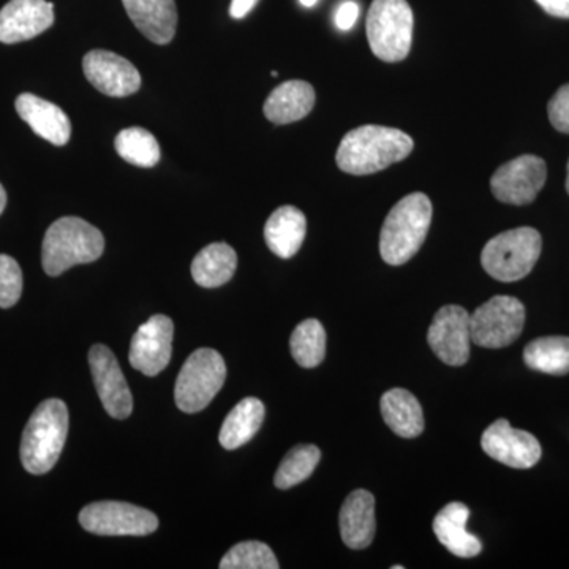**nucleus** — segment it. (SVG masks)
Wrapping results in <instances>:
<instances>
[{
    "label": "nucleus",
    "instance_id": "nucleus-35",
    "mask_svg": "<svg viewBox=\"0 0 569 569\" xmlns=\"http://www.w3.org/2000/svg\"><path fill=\"white\" fill-rule=\"evenodd\" d=\"M258 0H231L230 14L234 20H242L257 6Z\"/></svg>",
    "mask_w": 569,
    "mask_h": 569
},
{
    "label": "nucleus",
    "instance_id": "nucleus-10",
    "mask_svg": "<svg viewBox=\"0 0 569 569\" xmlns=\"http://www.w3.org/2000/svg\"><path fill=\"white\" fill-rule=\"evenodd\" d=\"M548 179V167L537 156H520L501 164L490 179L493 197L501 203L526 206L533 203Z\"/></svg>",
    "mask_w": 569,
    "mask_h": 569
},
{
    "label": "nucleus",
    "instance_id": "nucleus-11",
    "mask_svg": "<svg viewBox=\"0 0 569 569\" xmlns=\"http://www.w3.org/2000/svg\"><path fill=\"white\" fill-rule=\"evenodd\" d=\"M427 342L448 366H463L470 358V313L460 306H445L433 317Z\"/></svg>",
    "mask_w": 569,
    "mask_h": 569
},
{
    "label": "nucleus",
    "instance_id": "nucleus-14",
    "mask_svg": "<svg viewBox=\"0 0 569 569\" xmlns=\"http://www.w3.org/2000/svg\"><path fill=\"white\" fill-rule=\"evenodd\" d=\"M89 366L97 395L102 400L107 413L114 419L129 418L133 411L132 392L110 348L93 346L89 351Z\"/></svg>",
    "mask_w": 569,
    "mask_h": 569
},
{
    "label": "nucleus",
    "instance_id": "nucleus-15",
    "mask_svg": "<svg viewBox=\"0 0 569 569\" xmlns=\"http://www.w3.org/2000/svg\"><path fill=\"white\" fill-rule=\"evenodd\" d=\"M82 70L93 88L104 96L121 99L140 91V71L132 62L116 52L89 51L82 59Z\"/></svg>",
    "mask_w": 569,
    "mask_h": 569
},
{
    "label": "nucleus",
    "instance_id": "nucleus-32",
    "mask_svg": "<svg viewBox=\"0 0 569 569\" xmlns=\"http://www.w3.org/2000/svg\"><path fill=\"white\" fill-rule=\"evenodd\" d=\"M550 123L553 129L569 134V84L561 86L548 104Z\"/></svg>",
    "mask_w": 569,
    "mask_h": 569
},
{
    "label": "nucleus",
    "instance_id": "nucleus-22",
    "mask_svg": "<svg viewBox=\"0 0 569 569\" xmlns=\"http://www.w3.org/2000/svg\"><path fill=\"white\" fill-rule=\"evenodd\" d=\"M305 213L295 206H282L269 217L264 224L266 244L277 257L288 260L301 249L306 239Z\"/></svg>",
    "mask_w": 569,
    "mask_h": 569
},
{
    "label": "nucleus",
    "instance_id": "nucleus-36",
    "mask_svg": "<svg viewBox=\"0 0 569 569\" xmlns=\"http://www.w3.org/2000/svg\"><path fill=\"white\" fill-rule=\"evenodd\" d=\"M7 206V192L6 189H3L2 183H0V213L3 212V209H6Z\"/></svg>",
    "mask_w": 569,
    "mask_h": 569
},
{
    "label": "nucleus",
    "instance_id": "nucleus-2",
    "mask_svg": "<svg viewBox=\"0 0 569 569\" xmlns=\"http://www.w3.org/2000/svg\"><path fill=\"white\" fill-rule=\"evenodd\" d=\"M432 223L429 197L415 192L389 211L380 234L381 258L391 266L406 264L425 244Z\"/></svg>",
    "mask_w": 569,
    "mask_h": 569
},
{
    "label": "nucleus",
    "instance_id": "nucleus-23",
    "mask_svg": "<svg viewBox=\"0 0 569 569\" xmlns=\"http://www.w3.org/2000/svg\"><path fill=\"white\" fill-rule=\"evenodd\" d=\"M381 415L389 429L403 438L419 437L425 430L421 403L410 391L395 388L381 397Z\"/></svg>",
    "mask_w": 569,
    "mask_h": 569
},
{
    "label": "nucleus",
    "instance_id": "nucleus-26",
    "mask_svg": "<svg viewBox=\"0 0 569 569\" xmlns=\"http://www.w3.org/2000/svg\"><path fill=\"white\" fill-rule=\"evenodd\" d=\"M523 361L531 370L548 376L569 373V337H541L523 350Z\"/></svg>",
    "mask_w": 569,
    "mask_h": 569
},
{
    "label": "nucleus",
    "instance_id": "nucleus-4",
    "mask_svg": "<svg viewBox=\"0 0 569 569\" xmlns=\"http://www.w3.org/2000/svg\"><path fill=\"white\" fill-rule=\"evenodd\" d=\"M69 433V408L59 399H48L33 411L22 432L21 462L32 475L52 470L61 458Z\"/></svg>",
    "mask_w": 569,
    "mask_h": 569
},
{
    "label": "nucleus",
    "instance_id": "nucleus-37",
    "mask_svg": "<svg viewBox=\"0 0 569 569\" xmlns=\"http://www.w3.org/2000/svg\"><path fill=\"white\" fill-rule=\"evenodd\" d=\"M317 2H318V0H301L302 6L309 7V9H310V7L316 6Z\"/></svg>",
    "mask_w": 569,
    "mask_h": 569
},
{
    "label": "nucleus",
    "instance_id": "nucleus-12",
    "mask_svg": "<svg viewBox=\"0 0 569 569\" xmlns=\"http://www.w3.org/2000/svg\"><path fill=\"white\" fill-rule=\"evenodd\" d=\"M174 325L167 316H153L138 328L130 343L129 361L133 369L156 377L170 365Z\"/></svg>",
    "mask_w": 569,
    "mask_h": 569
},
{
    "label": "nucleus",
    "instance_id": "nucleus-31",
    "mask_svg": "<svg viewBox=\"0 0 569 569\" xmlns=\"http://www.w3.org/2000/svg\"><path fill=\"white\" fill-rule=\"evenodd\" d=\"M22 295V271L9 254H0V309H10Z\"/></svg>",
    "mask_w": 569,
    "mask_h": 569
},
{
    "label": "nucleus",
    "instance_id": "nucleus-1",
    "mask_svg": "<svg viewBox=\"0 0 569 569\" xmlns=\"http://www.w3.org/2000/svg\"><path fill=\"white\" fill-rule=\"evenodd\" d=\"M415 142L402 130L383 126H362L350 130L337 149V167L343 173L366 176L402 162Z\"/></svg>",
    "mask_w": 569,
    "mask_h": 569
},
{
    "label": "nucleus",
    "instance_id": "nucleus-20",
    "mask_svg": "<svg viewBox=\"0 0 569 569\" xmlns=\"http://www.w3.org/2000/svg\"><path fill=\"white\" fill-rule=\"evenodd\" d=\"M468 518L470 509L455 501L441 509L433 519V533L438 541L460 559H473L482 550L481 541L467 531Z\"/></svg>",
    "mask_w": 569,
    "mask_h": 569
},
{
    "label": "nucleus",
    "instance_id": "nucleus-30",
    "mask_svg": "<svg viewBox=\"0 0 569 569\" xmlns=\"http://www.w3.org/2000/svg\"><path fill=\"white\" fill-rule=\"evenodd\" d=\"M222 569H279L274 552L260 541H244L224 553L219 565Z\"/></svg>",
    "mask_w": 569,
    "mask_h": 569
},
{
    "label": "nucleus",
    "instance_id": "nucleus-21",
    "mask_svg": "<svg viewBox=\"0 0 569 569\" xmlns=\"http://www.w3.org/2000/svg\"><path fill=\"white\" fill-rule=\"evenodd\" d=\"M316 107V89L306 81H287L277 86L264 102L266 118L277 126L305 119Z\"/></svg>",
    "mask_w": 569,
    "mask_h": 569
},
{
    "label": "nucleus",
    "instance_id": "nucleus-6",
    "mask_svg": "<svg viewBox=\"0 0 569 569\" xmlns=\"http://www.w3.org/2000/svg\"><path fill=\"white\" fill-rule=\"evenodd\" d=\"M541 249V234L535 228H515L490 239L482 250L481 264L500 282H518L530 274Z\"/></svg>",
    "mask_w": 569,
    "mask_h": 569
},
{
    "label": "nucleus",
    "instance_id": "nucleus-9",
    "mask_svg": "<svg viewBox=\"0 0 569 569\" xmlns=\"http://www.w3.org/2000/svg\"><path fill=\"white\" fill-rule=\"evenodd\" d=\"M82 529L100 537H146L159 529V519L149 509L123 501H97L80 512Z\"/></svg>",
    "mask_w": 569,
    "mask_h": 569
},
{
    "label": "nucleus",
    "instance_id": "nucleus-33",
    "mask_svg": "<svg viewBox=\"0 0 569 569\" xmlns=\"http://www.w3.org/2000/svg\"><path fill=\"white\" fill-rule=\"evenodd\" d=\"M358 3L351 2V0H348V2H343L336 13L337 28H339L340 31H350V29L353 28V26L356 24V21H358Z\"/></svg>",
    "mask_w": 569,
    "mask_h": 569
},
{
    "label": "nucleus",
    "instance_id": "nucleus-13",
    "mask_svg": "<svg viewBox=\"0 0 569 569\" xmlns=\"http://www.w3.org/2000/svg\"><path fill=\"white\" fill-rule=\"evenodd\" d=\"M481 447L497 462L519 470L537 466L541 445L526 430L512 429L507 419H498L485 430Z\"/></svg>",
    "mask_w": 569,
    "mask_h": 569
},
{
    "label": "nucleus",
    "instance_id": "nucleus-16",
    "mask_svg": "<svg viewBox=\"0 0 569 569\" xmlns=\"http://www.w3.org/2000/svg\"><path fill=\"white\" fill-rule=\"evenodd\" d=\"M54 24V6L47 0H10L0 10V41L6 44L36 39Z\"/></svg>",
    "mask_w": 569,
    "mask_h": 569
},
{
    "label": "nucleus",
    "instance_id": "nucleus-19",
    "mask_svg": "<svg viewBox=\"0 0 569 569\" xmlns=\"http://www.w3.org/2000/svg\"><path fill=\"white\" fill-rule=\"evenodd\" d=\"M18 114L33 133L54 146H66L71 137V123L58 104L40 99L33 93H21L17 99Z\"/></svg>",
    "mask_w": 569,
    "mask_h": 569
},
{
    "label": "nucleus",
    "instance_id": "nucleus-25",
    "mask_svg": "<svg viewBox=\"0 0 569 569\" xmlns=\"http://www.w3.org/2000/svg\"><path fill=\"white\" fill-rule=\"evenodd\" d=\"M238 268V254L224 242H213L194 257L192 277L203 288H217L230 282Z\"/></svg>",
    "mask_w": 569,
    "mask_h": 569
},
{
    "label": "nucleus",
    "instance_id": "nucleus-34",
    "mask_svg": "<svg viewBox=\"0 0 569 569\" xmlns=\"http://www.w3.org/2000/svg\"><path fill=\"white\" fill-rule=\"evenodd\" d=\"M550 17L569 20V0H535Z\"/></svg>",
    "mask_w": 569,
    "mask_h": 569
},
{
    "label": "nucleus",
    "instance_id": "nucleus-27",
    "mask_svg": "<svg viewBox=\"0 0 569 569\" xmlns=\"http://www.w3.org/2000/svg\"><path fill=\"white\" fill-rule=\"evenodd\" d=\"M114 149L127 163L141 168L156 167L162 156L159 141L151 132L141 127L121 130L116 137Z\"/></svg>",
    "mask_w": 569,
    "mask_h": 569
},
{
    "label": "nucleus",
    "instance_id": "nucleus-18",
    "mask_svg": "<svg viewBox=\"0 0 569 569\" xmlns=\"http://www.w3.org/2000/svg\"><path fill=\"white\" fill-rule=\"evenodd\" d=\"M134 28L156 44H168L178 28L174 0H122Z\"/></svg>",
    "mask_w": 569,
    "mask_h": 569
},
{
    "label": "nucleus",
    "instance_id": "nucleus-5",
    "mask_svg": "<svg viewBox=\"0 0 569 569\" xmlns=\"http://www.w3.org/2000/svg\"><path fill=\"white\" fill-rule=\"evenodd\" d=\"M413 22L407 0H373L366 21L370 50L380 61H403L411 50Z\"/></svg>",
    "mask_w": 569,
    "mask_h": 569
},
{
    "label": "nucleus",
    "instance_id": "nucleus-17",
    "mask_svg": "<svg viewBox=\"0 0 569 569\" xmlns=\"http://www.w3.org/2000/svg\"><path fill=\"white\" fill-rule=\"evenodd\" d=\"M340 535L350 549L369 548L376 537V498L369 490L358 489L340 508Z\"/></svg>",
    "mask_w": 569,
    "mask_h": 569
},
{
    "label": "nucleus",
    "instance_id": "nucleus-7",
    "mask_svg": "<svg viewBox=\"0 0 569 569\" xmlns=\"http://www.w3.org/2000/svg\"><path fill=\"white\" fill-rule=\"evenodd\" d=\"M227 380L222 355L212 348H200L183 362L174 387L176 406L183 413H198L212 402Z\"/></svg>",
    "mask_w": 569,
    "mask_h": 569
},
{
    "label": "nucleus",
    "instance_id": "nucleus-29",
    "mask_svg": "<svg viewBox=\"0 0 569 569\" xmlns=\"http://www.w3.org/2000/svg\"><path fill=\"white\" fill-rule=\"evenodd\" d=\"M320 449L313 445H299L284 456L282 463L277 468L274 485L279 489H290L301 485L316 471L320 462Z\"/></svg>",
    "mask_w": 569,
    "mask_h": 569
},
{
    "label": "nucleus",
    "instance_id": "nucleus-3",
    "mask_svg": "<svg viewBox=\"0 0 569 569\" xmlns=\"http://www.w3.org/2000/svg\"><path fill=\"white\" fill-rule=\"evenodd\" d=\"M102 231L80 217H62L48 228L41 247V264L51 277L63 274L77 264L92 263L102 257Z\"/></svg>",
    "mask_w": 569,
    "mask_h": 569
},
{
    "label": "nucleus",
    "instance_id": "nucleus-38",
    "mask_svg": "<svg viewBox=\"0 0 569 569\" xmlns=\"http://www.w3.org/2000/svg\"><path fill=\"white\" fill-rule=\"evenodd\" d=\"M567 190L569 193V162H568V176H567Z\"/></svg>",
    "mask_w": 569,
    "mask_h": 569
},
{
    "label": "nucleus",
    "instance_id": "nucleus-24",
    "mask_svg": "<svg viewBox=\"0 0 569 569\" xmlns=\"http://www.w3.org/2000/svg\"><path fill=\"white\" fill-rule=\"evenodd\" d=\"M264 403L257 397H246L224 418L219 441L224 449H238L249 443L264 421Z\"/></svg>",
    "mask_w": 569,
    "mask_h": 569
},
{
    "label": "nucleus",
    "instance_id": "nucleus-8",
    "mask_svg": "<svg viewBox=\"0 0 569 569\" xmlns=\"http://www.w3.org/2000/svg\"><path fill=\"white\" fill-rule=\"evenodd\" d=\"M526 323V307L512 296H493L470 316L471 342L505 348L518 340Z\"/></svg>",
    "mask_w": 569,
    "mask_h": 569
},
{
    "label": "nucleus",
    "instance_id": "nucleus-28",
    "mask_svg": "<svg viewBox=\"0 0 569 569\" xmlns=\"http://www.w3.org/2000/svg\"><path fill=\"white\" fill-rule=\"evenodd\" d=\"M291 355L305 369H313L323 362L326 355V331L318 320H306L296 326L290 339Z\"/></svg>",
    "mask_w": 569,
    "mask_h": 569
}]
</instances>
